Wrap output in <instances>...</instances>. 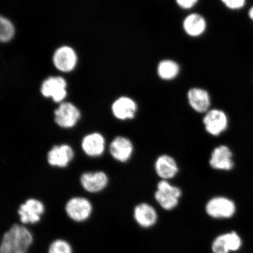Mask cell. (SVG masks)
I'll return each mask as SVG.
<instances>
[{"instance_id":"1","label":"cell","mask_w":253,"mask_h":253,"mask_svg":"<svg viewBox=\"0 0 253 253\" xmlns=\"http://www.w3.org/2000/svg\"><path fill=\"white\" fill-rule=\"evenodd\" d=\"M33 240L26 227L14 224L3 236L0 253H27Z\"/></svg>"},{"instance_id":"2","label":"cell","mask_w":253,"mask_h":253,"mask_svg":"<svg viewBox=\"0 0 253 253\" xmlns=\"http://www.w3.org/2000/svg\"><path fill=\"white\" fill-rule=\"evenodd\" d=\"M182 190L173 185L168 180L161 179L158 183L154 197L161 207L166 211L173 210L182 197Z\"/></svg>"},{"instance_id":"3","label":"cell","mask_w":253,"mask_h":253,"mask_svg":"<svg viewBox=\"0 0 253 253\" xmlns=\"http://www.w3.org/2000/svg\"><path fill=\"white\" fill-rule=\"evenodd\" d=\"M183 33L192 39H201L209 29L207 18L198 12H191L186 14L181 24Z\"/></svg>"},{"instance_id":"4","label":"cell","mask_w":253,"mask_h":253,"mask_svg":"<svg viewBox=\"0 0 253 253\" xmlns=\"http://www.w3.org/2000/svg\"><path fill=\"white\" fill-rule=\"evenodd\" d=\"M203 124L209 134L217 137L225 132L228 127V117L222 110L211 109L205 114Z\"/></svg>"},{"instance_id":"5","label":"cell","mask_w":253,"mask_h":253,"mask_svg":"<svg viewBox=\"0 0 253 253\" xmlns=\"http://www.w3.org/2000/svg\"><path fill=\"white\" fill-rule=\"evenodd\" d=\"M235 202L225 197L211 198L206 205V211L209 216L214 219H229L236 212Z\"/></svg>"},{"instance_id":"6","label":"cell","mask_w":253,"mask_h":253,"mask_svg":"<svg viewBox=\"0 0 253 253\" xmlns=\"http://www.w3.org/2000/svg\"><path fill=\"white\" fill-rule=\"evenodd\" d=\"M189 106L198 113H207L211 109V97L210 91L199 86L189 88L186 93Z\"/></svg>"},{"instance_id":"7","label":"cell","mask_w":253,"mask_h":253,"mask_svg":"<svg viewBox=\"0 0 253 253\" xmlns=\"http://www.w3.org/2000/svg\"><path fill=\"white\" fill-rule=\"evenodd\" d=\"M54 115L56 124L64 128L74 127L81 118L80 111L69 102L61 103L55 110Z\"/></svg>"},{"instance_id":"8","label":"cell","mask_w":253,"mask_h":253,"mask_svg":"<svg viewBox=\"0 0 253 253\" xmlns=\"http://www.w3.org/2000/svg\"><path fill=\"white\" fill-rule=\"evenodd\" d=\"M67 84L62 77H50L43 82L41 93L44 97H51L56 103H61L65 99Z\"/></svg>"},{"instance_id":"9","label":"cell","mask_w":253,"mask_h":253,"mask_svg":"<svg viewBox=\"0 0 253 253\" xmlns=\"http://www.w3.org/2000/svg\"><path fill=\"white\" fill-rule=\"evenodd\" d=\"M209 164L211 169L215 170L229 171L235 166L232 151L226 145L215 147L211 153Z\"/></svg>"},{"instance_id":"10","label":"cell","mask_w":253,"mask_h":253,"mask_svg":"<svg viewBox=\"0 0 253 253\" xmlns=\"http://www.w3.org/2000/svg\"><path fill=\"white\" fill-rule=\"evenodd\" d=\"M182 66L176 60L165 58L158 61L156 66V74L159 80L170 82L176 80L181 75Z\"/></svg>"},{"instance_id":"11","label":"cell","mask_w":253,"mask_h":253,"mask_svg":"<svg viewBox=\"0 0 253 253\" xmlns=\"http://www.w3.org/2000/svg\"><path fill=\"white\" fill-rule=\"evenodd\" d=\"M65 209L68 216L77 221L87 219L92 211V206L90 201L82 197L71 199L66 204Z\"/></svg>"},{"instance_id":"12","label":"cell","mask_w":253,"mask_h":253,"mask_svg":"<svg viewBox=\"0 0 253 253\" xmlns=\"http://www.w3.org/2000/svg\"><path fill=\"white\" fill-rule=\"evenodd\" d=\"M44 210L45 208L42 202L38 199H29L20 206L18 214L22 223L34 224L40 220Z\"/></svg>"},{"instance_id":"13","label":"cell","mask_w":253,"mask_h":253,"mask_svg":"<svg viewBox=\"0 0 253 253\" xmlns=\"http://www.w3.org/2000/svg\"><path fill=\"white\" fill-rule=\"evenodd\" d=\"M112 110L116 119L125 121L135 118L138 111V105L132 98L121 96L114 102Z\"/></svg>"},{"instance_id":"14","label":"cell","mask_w":253,"mask_h":253,"mask_svg":"<svg viewBox=\"0 0 253 253\" xmlns=\"http://www.w3.org/2000/svg\"><path fill=\"white\" fill-rule=\"evenodd\" d=\"M77 53L71 47L62 46L56 50L53 56V62L56 68L63 72H69L77 65Z\"/></svg>"},{"instance_id":"15","label":"cell","mask_w":253,"mask_h":253,"mask_svg":"<svg viewBox=\"0 0 253 253\" xmlns=\"http://www.w3.org/2000/svg\"><path fill=\"white\" fill-rule=\"evenodd\" d=\"M109 150L111 156L114 159L120 163H126L131 158L134 146L129 139L119 136L111 142Z\"/></svg>"},{"instance_id":"16","label":"cell","mask_w":253,"mask_h":253,"mask_svg":"<svg viewBox=\"0 0 253 253\" xmlns=\"http://www.w3.org/2000/svg\"><path fill=\"white\" fill-rule=\"evenodd\" d=\"M154 169L161 179L168 181L175 178L179 172L178 163L173 157L167 154L161 155L157 158Z\"/></svg>"},{"instance_id":"17","label":"cell","mask_w":253,"mask_h":253,"mask_svg":"<svg viewBox=\"0 0 253 253\" xmlns=\"http://www.w3.org/2000/svg\"><path fill=\"white\" fill-rule=\"evenodd\" d=\"M74 157V151L67 144L56 145L47 155L49 165L59 168H65L69 165Z\"/></svg>"},{"instance_id":"18","label":"cell","mask_w":253,"mask_h":253,"mask_svg":"<svg viewBox=\"0 0 253 253\" xmlns=\"http://www.w3.org/2000/svg\"><path fill=\"white\" fill-rule=\"evenodd\" d=\"M242 245L241 238L236 232H232L217 237L211 248L214 253H229L238 251Z\"/></svg>"},{"instance_id":"19","label":"cell","mask_w":253,"mask_h":253,"mask_svg":"<svg viewBox=\"0 0 253 253\" xmlns=\"http://www.w3.org/2000/svg\"><path fill=\"white\" fill-rule=\"evenodd\" d=\"M81 183L82 187L86 191L99 192L106 187L108 177L102 171L86 172L81 175Z\"/></svg>"},{"instance_id":"20","label":"cell","mask_w":253,"mask_h":253,"mask_svg":"<svg viewBox=\"0 0 253 253\" xmlns=\"http://www.w3.org/2000/svg\"><path fill=\"white\" fill-rule=\"evenodd\" d=\"M82 148L87 156L99 157L105 149V140L102 134L93 132L85 136L82 141Z\"/></svg>"},{"instance_id":"21","label":"cell","mask_w":253,"mask_h":253,"mask_svg":"<svg viewBox=\"0 0 253 253\" xmlns=\"http://www.w3.org/2000/svg\"><path fill=\"white\" fill-rule=\"evenodd\" d=\"M134 217L139 225L148 228L156 223L158 215L156 210L151 205L141 203L136 206Z\"/></svg>"},{"instance_id":"22","label":"cell","mask_w":253,"mask_h":253,"mask_svg":"<svg viewBox=\"0 0 253 253\" xmlns=\"http://www.w3.org/2000/svg\"><path fill=\"white\" fill-rule=\"evenodd\" d=\"M0 39L3 42H7L14 36L15 28L7 18L1 17L0 19Z\"/></svg>"},{"instance_id":"23","label":"cell","mask_w":253,"mask_h":253,"mask_svg":"<svg viewBox=\"0 0 253 253\" xmlns=\"http://www.w3.org/2000/svg\"><path fill=\"white\" fill-rule=\"evenodd\" d=\"M48 253H72V252L68 242L63 240H56L50 245Z\"/></svg>"},{"instance_id":"24","label":"cell","mask_w":253,"mask_h":253,"mask_svg":"<svg viewBox=\"0 0 253 253\" xmlns=\"http://www.w3.org/2000/svg\"><path fill=\"white\" fill-rule=\"evenodd\" d=\"M177 7L181 10L189 11L197 7L201 0H174Z\"/></svg>"},{"instance_id":"25","label":"cell","mask_w":253,"mask_h":253,"mask_svg":"<svg viewBox=\"0 0 253 253\" xmlns=\"http://www.w3.org/2000/svg\"><path fill=\"white\" fill-rule=\"evenodd\" d=\"M220 1L230 10H239L245 7L246 0H220Z\"/></svg>"},{"instance_id":"26","label":"cell","mask_w":253,"mask_h":253,"mask_svg":"<svg viewBox=\"0 0 253 253\" xmlns=\"http://www.w3.org/2000/svg\"><path fill=\"white\" fill-rule=\"evenodd\" d=\"M249 17L251 18L253 21V6L251 9H250L249 11Z\"/></svg>"}]
</instances>
